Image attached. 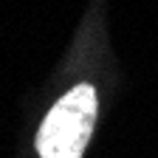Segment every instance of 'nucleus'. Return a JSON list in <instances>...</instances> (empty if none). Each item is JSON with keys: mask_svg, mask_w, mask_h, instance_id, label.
<instances>
[{"mask_svg": "<svg viewBox=\"0 0 158 158\" xmlns=\"http://www.w3.org/2000/svg\"><path fill=\"white\" fill-rule=\"evenodd\" d=\"M96 124V90L82 82L48 110L37 130L40 158H82Z\"/></svg>", "mask_w": 158, "mask_h": 158, "instance_id": "obj_1", "label": "nucleus"}]
</instances>
